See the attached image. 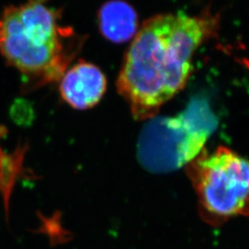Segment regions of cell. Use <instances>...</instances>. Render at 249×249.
<instances>
[{
	"label": "cell",
	"instance_id": "obj_6",
	"mask_svg": "<svg viewBox=\"0 0 249 249\" xmlns=\"http://www.w3.org/2000/svg\"><path fill=\"white\" fill-rule=\"evenodd\" d=\"M99 29L107 40L122 44L138 33V15L135 9L122 0L105 3L99 10Z\"/></svg>",
	"mask_w": 249,
	"mask_h": 249
},
{
	"label": "cell",
	"instance_id": "obj_7",
	"mask_svg": "<svg viewBox=\"0 0 249 249\" xmlns=\"http://www.w3.org/2000/svg\"><path fill=\"white\" fill-rule=\"evenodd\" d=\"M10 116L17 124H27L31 119V109L26 101L16 100L10 108Z\"/></svg>",
	"mask_w": 249,
	"mask_h": 249
},
{
	"label": "cell",
	"instance_id": "obj_2",
	"mask_svg": "<svg viewBox=\"0 0 249 249\" xmlns=\"http://www.w3.org/2000/svg\"><path fill=\"white\" fill-rule=\"evenodd\" d=\"M49 1L10 5L0 16V53L30 89L60 80L82 45V38L63 25L60 9Z\"/></svg>",
	"mask_w": 249,
	"mask_h": 249
},
{
	"label": "cell",
	"instance_id": "obj_3",
	"mask_svg": "<svg viewBox=\"0 0 249 249\" xmlns=\"http://www.w3.org/2000/svg\"><path fill=\"white\" fill-rule=\"evenodd\" d=\"M206 222L223 223L249 216V160L224 146L203 150L187 164Z\"/></svg>",
	"mask_w": 249,
	"mask_h": 249
},
{
	"label": "cell",
	"instance_id": "obj_1",
	"mask_svg": "<svg viewBox=\"0 0 249 249\" xmlns=\"http://www.w3.org/2000/svg\"><path fill=\"white\" fill-rule=\"evenodd\" d=\"M213 19L183 12L147 19L129 46L117 90L137 120L155 117L187 84L197 48L213 31Z\"/></svg>",
	"mask_w": 249,
	"mask_h": 249
},
{
	"label": "cell",
	"instance_id": "obj_5",
	"mask_svg": "<svg viewBox=\"0 0 249 249\" xmlns=\"http://www.w3.org/2000/svg\"><path fill=\"white\" fill-rule=\"evenodd\" d=\"M107 87V77L97 66L80 61L63 74L59 90L69 106L77 110H87L98 104Z\"/></svg>",
	"mask_w": 249,
	"mask_h": 249
},
{
	"label": "cell",
	"instance_id": "obj_4",
	"mask_svg": "<svg viewBox=\"0 0 249 249\" xmlns=\"http://www.w3.org/2000/svg\"><path fill=\"white\" fill-rule=\"evenodd\" d=\"M145 124L138 143V154L151 172H169L187 164L203 151L211 133V114L202 101L171 117H153Z\"/></svg>",
	"mask_w": 249,
	"mask_h": 249
}]
</instances>
